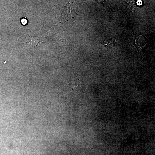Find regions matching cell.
<instances>
[{
	"instance_id": "obj_2",
	"label": "cell",
	"mask_w": 155,
	"mask_h": 155,
	"mask_svg": "<svg viewBox=\"0 0 155 155\" xmlns=\"http://www.w3.org/2000/svg\"><path fill=\"white\" fill-rule=\"evenodd\" d=\"M82 83L81 81L79 80H76L73 83L72 86V88L73 89L78 90L82 86Z\"/></svg>"
},
{
	"instance_id": "obj_3",
	"label": "cell",
	"mask_w": 155,
	"mask_h": 155,
	"mask_svg": "<svg viewBox=\"0 0 155 155\" xmlns=\"http://www.w3.org/2000/svg\"><path fill=\"white\" fill-rule=\"evenodd\" d=\"M21 23L24 25H26L28 21L27 19L24 18H22L20 20Z\"/></svg>"
},
{
	"instance_id": "obj_1",
	"label": "cell",
	"mask_w": 155,
	"mask_h": 155,
	"mask_svg": "<svg viewBox=\"0 0 155 155\" xmlns=\"http://www.w3.org/2000/svg\"><path fill=\"white\" fill-rule=\"evenodd\" d=\"M147 42V40L146 37L144 35H140L135 39L134 44L136 47H141L144 46Z\"/></svg>"
}]
</instances>
